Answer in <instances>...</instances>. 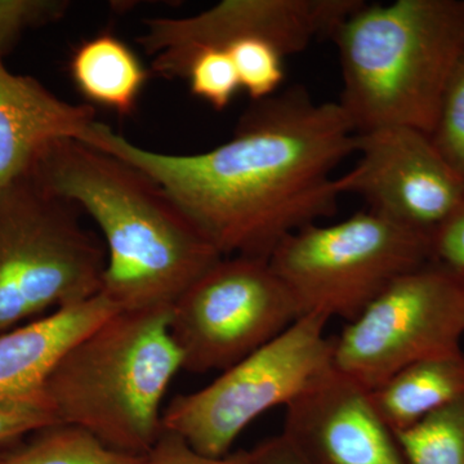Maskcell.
<instances>
[{
	"label": "cell",
	"mask_w": 464,
	"mask_h": 464,
	"mask_svg": "<svg viewBox=\"0 0 464 464\" xmlns=\"http://www.w3.org/2000/svg\"><path fill=\"white\" fill-rule=\"evenodd\" d=\"M430 139L464 181V57L449 82Z\"/></svg>",
	"instance_id": "44dd1931"
},
{
	"label": "cell",
	"mask_w": 464,
	"mask_h": 464,
	"mask_svg": "<svg viewBox=\"0 0 464 464\" xmlns=\"http://www.w3.org/2000/svg\"><path fill=\"white\" fill-rule=\"evenodd\" d=\"M268 262L299 317L317 314L350 323L398 277L429 264L430 237L365 209L337 224L293 232Z\"/></svg>",
	"instance_id": "8992f818"
},
{
	"label": "cell",
	"mask_w": 464,
	"mask_h": 464,
	"mask_svg": "<svg viewBox=\"0 0 464 464\" xmlns=\"http://www.w3.org/2000/svg\"><path fill=\"white\" fill-rule=\"evenodd\" d=\"M430 262L464 282V201L430 237Z\"/></svg>",
	"instance_id": "d4e9b609"
},
{
	"label": "cell",
	"mask_w": 464,
	"mask_h": 464,
	"mask_svg": "<svg viewBox=\"0 0 464 464\" xmlns=\"http://www.w3.org/2000/svg\"><path fill=\"white\" fill-rule=\"evenodd\" d=\"M121 313L102 293L0 333V402L44 387L70 347Z\"/></svg>",
	"instance_id": "5bb4252c"
},
{
	"label": "cell",
	"mask_w": 464,
	"mask_h": 464,
	"mask_svg": "<svg viewBox=\"0 0 464 464\" xmlns=\"http://www.w3.org/2000/svg\"><path fill=\"white\" fill-rule=\"evenodd\" d=\"M0 51V192L24 179L52 143L82 141L96 112L61 100L32 76L9 72Z\"/></svg>",
	"instance_id": "4fadbf2b"
},
{
	"label": "cell",
	"mask_w": 464,
	"mask_h": 464,
	"mask_svg": "<svg viewBox=\"0 0 464 464\" xmlns=\"http://www.w3.org/2000/svg\"><path fill=\"white\" fill-rule=\"evenodd\" d=\"M69 7L60 0H0V51L5 53L26 30L60 20Z\"/></svg>",
	"instance_id": "603a6c76"
},
{
	"label": "cell",
	"mask_w": 464,
	"mask_h": 464,
	"mask_svg": "<svg viewBox=\"0 0 464 464\" xmlns=\"http://www.w3.org/2000/svg\"><path fill=\"white\" fill-rule=\"evenodd\" d=\"M239 74L241 90L252 101L274 96L285 79V54L273 43L264 39H243L226 47Z\"/></svg>",
	"instance_id": "d6986e66"
},
{
	"label": "cell",
	"mask_w": 464,
	"mask_h": 464,
	"mask_svg": "<svg viewBox=\"0 0 464 464\" xmlns=\"http://www.w3.org/2000/svg\"><path fill=\"white\" fill-rule=\"evenodd\" d=\"M463 393L462 348L405 366L371 391L375 409L395 433L420 422Z\"/></svg>",
	"instance_id": "9a60e30c"
},
{
	"label": "cell",
	"mask_w": 464,
	"mask_h": 464,
	"mask_svg": "<svg viewBox=\"0 0 464 464\" xmlns=\"http://www.w3.org/2000/svg\"><path fill=\"white\" fill-rule=\"evenodd\" d=\"M170 308L121 311L61 357L44 384L60 423L125 453H148L163 431L161 402L182 369Z\"/></svg>",
	"instance_id": "277c9868"
},
{
	"label": "cell",
	"mask_w": 464,
	"mask_h": 464,
	"mask_svg": "<svg viewBox=\"0 0 464 464\" xmlns=\"http://www.w3.org/2000/svg\"><path fill=\"white\" fill-rule=\"evenodd\" d=\"M57 423L60 420L44 387L23 398L0 402V448Z\"/></svg>",
	"instance_id": "7402d4cb"
},
{
	"label": "cell",
	"mask_w": 464,
	"mask_h": 464,
	"mask_svg": "<svg viewBox=\"0 0 464 464\" xmlns=\"http://www.w3.org/2000/svg\"><path fill=\"white\" fill-rule=\"evenodd\" d=\"M280 435L308 464H408L371 391L333 364L285 406Z\"/></svg>",
	"instance_id": "7c38bea8"
},
{
	"label": "cell",
	"mask_w": 464,
	"mask_h": 464,
	"mask_svg": "<svg viewBox=\"0 0 464 464\" xmlns=\"http://www.w3.org/2000/svg\"><path fill=\"white\" fill-rule=\"evenodd\" d=\"M299 319L268 259L224 257L170 307L169 331L191 373L224 372Z\"/></svg>",
	"instance_id": "9c48e42d"
},
{
	"label": "cell",
	"mask_w": 464,
	"mask_h": 464,
	"mask_svg": "<svg viewBox=\"0 0 464 464\" xmlns=\"http://www.w3.org/2000/svg\"><path fill=\"white\" fill-rule=\"evenodd\" d=\"M328 323L317 314L301 316L212 383L176 396L163 411V429L179 433L201 454L227 456L250 423L276 406L285 408L333 364Z\"/></svg>",
	"instance_id": "52a82bcc"
},
{
	"label": "cell",
	"mask_w": 464,
	"mask_h": 464,
	"mask_svg": "<svg viewBox=\"0 0 464 464\" xmlns=\"http://www.w3.org/2000/svg\"><path fill=\"white\" fill-rule=\"evenodd\" d=\"M395 435L408 464H464V393Z\"/></svg>",
	"instance_id": "ac0fdd59"
},
{
	"label": "cell",
	"mask_w": 464,
	"mask_h": 464,
	"mask_svg": "<svg viewBox=\"0 0 464 464\" xmlns=\"http://www.w3.org/2000/svg\"><path fill=\"white\" fill-rule=\"evenodd\" d=\"M362 5V0H224L200 14L152 17L137 38L152 56L151 72L164 79H183L198 51L226 47L243 39L273 43L286 57L301 53Z\"/></svg>",
	"instance_id": "30bf717a"
},
{
	"label": "cell",
	"mask_w": 464,
	"mask_h": 464,
	"mask_svg": "<svg viewBox=\"0 0 464 464\" xmlns=\"http://www.w3.org/2000/svg\"><path fill=\"white\" fill-rule=\"evenodd\" d=\"M249 464H308L282 435L266 439L249 450Z\"/></svg>",
	"instance_id": "484cf974"
},
{
	"label": "cell",
	"mask_w": 464,
	"mask_h": 464,
	"mask_svg": "<svg viewBox=\"0 0 464 464\" xmlns=\"http://www.w3.org/2000/svg\"><path fill=\"white\" fill-rule=\"evenodd\" d=\"M340 58V105L356 133L408 127L431 136L464 57V0L362 2L331 36Z\"/></svg>",
	"instance_id": "3957f363"
},
{
	"label": "cell",
	"mask_w": 464,
	"mask_h": 464,
	"mask_svg": "<svg viewBox=\"0 0 464 464\" xmlns=\"http://www.w3.org/2000/svg\"><path fill=\"white\" fill-rule=\"evenodd\" d=\"M70 74L84 99L121 116L133 114L149 79L136 52L114 34L82 43L70 60Z\"/></svg>",
	"instance_id": "2e32d148"
},
{
	"label": "cell",
	"mask_w": 464,
	"mask_h": 464,
	"mask_svg": "<svg viewBox=\"0 0 464 464\" xmlns=\"http://www.w3.org/2000/svg\"><path fill=\"white\" fill-rule=\"evenodd\" d=\"M142 464H249V450L209 457L195 450L179 433L163 429L155 444L143 456Z\"/></svg>",
	"instance_id": "cb8c5ba5"
},
{
	"label": "cell",
	"mask_w": 464,
	"mask_h": 464,
	"mask_svg": "<svg viewBox=\"0 0 464 464\" xmlns=\"http://www.w3.org/2000/svg\"><path fill=\"white\" fill-rule=\"evenodd\" d=\"M463 337L464 282L429 262L391 283L332 338V362L373 391L405 366L460 350Z\"/></svg>",
	"instance_id": "ba28073f"
},
{
	"label": "cell",
	"mask_w": 464,
	"mask_h": 464,
	"mask_svg": "<svg viewBox=\"0 0 464 464\" xmlns=\"http://www.w3.org/2000/svg\"><path fill=\"white\" fill-rule=\"evenodd\" d=\"M79 210L30 176L0 192V333L101 293L106 249Z\"/></svg>",
	"instance_id": "5b68a950"
},
{
	"label": "cell",
	"mask_w": 464,
	"mask_h": 464,
	"mask_svg": "<svg viewBox=\"0 0 464 464\" xmlns=\"http://www.w3.org/2000/svg\"><path fill=\"white\" fill-rule=\"evenodd\" d=\"M27 176L99 226L106 244L101 293L121 311L172 307L224 258L163 186L102 150L52 143Z\"/></svg>",
	"instance_id": "7a4b0ae2"
},
{
	"label": "cell",
	"mask_w": 464,
	"mask_h": 464,
	"mask_svg": "<svg viewBox=\"0 0 464 464\" xmlns=\"http://www.w3.org/2000/svg\"><path fill=\"white\" fill-rule=\"evenodd\" d=\"M143 456L110 448L81 427L57 423L0 456V464H142Z\"/></svg>",
	"instance_id": "e0dca14e"
},
{
	"label": "cell",
	"mask_w": 464,
	"mask_h": 464,
	"mask_svg": "<svg viewBox=\"0 0 464 464\" xmlns=\"http://www.w3.org/2000/svg\"><path fill=\"white\" fill-rule=\"evenodd\" d=\"M183 81L191 93L213 109L225 110L241 90L239 74L232 58L222 50L207 48L192 54L186 65Z\"/></svg>",
	"instance_id": "ffe728a7"
},
{
	"label": "cell",
	"mask_w": 464,
	"mask_h": 464,
	"mask_svg": "<svg viewBox=\"0 0 464 464\" xmlns=\"http://www.w3.org/2000/svg\"><path fill=\"white\" fill-rule=\"evenodd\" d=\"M359 160L335 177L340 194L364 199L368 209L431 237L464 201V181L430 139L408 127L357 133Z\"/></svg>",
	"instance_id": "8fae6325"
},
{
	"label": "cell",
	"mask_w": 464,
	"mask_h": 464,
	"mask_svg": "<svg viewBox=\"0 0 464 464\" xmlns=\"http://www.w3.org/2000/svg\"><path fill=\"white\" fill-rule=\"evenodd\" d=\"M356 141L340 102L295 85L253 101L231 139L199 154L141 148L100 121L81 142L149 174L224 257L268 259L290 234L334 215L333 172Z\"/></svg>",
	"instance_id": "6da1fadb"
}]
</instances>
